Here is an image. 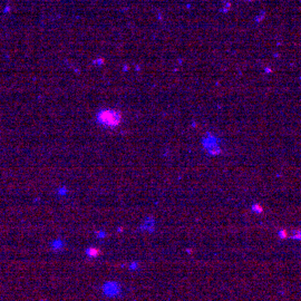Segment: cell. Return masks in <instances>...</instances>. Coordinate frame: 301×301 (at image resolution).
<instances>
[{
  "label": "cell",
  "instance_id": "1",
  "mask_svg": "<svg viewBox=\"0 0 301 301\" xmlns=\"http://www.w3.org/2000/svg\"><path fill=\"white\" fill-rule=\"evenodd\" d=\"M96 118L105 127H116L122 122V114L115 109H102L97 113Z\"/></svg>",
  "mask_w": 301,
  "mask_h": 301
}]
</instances>
